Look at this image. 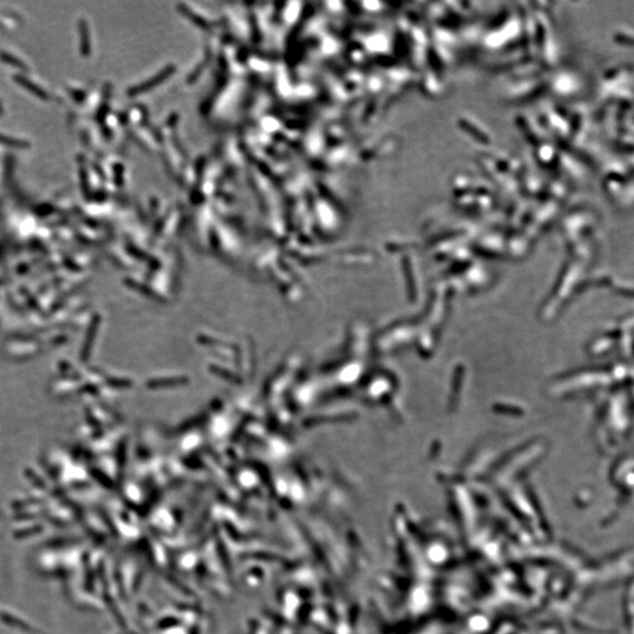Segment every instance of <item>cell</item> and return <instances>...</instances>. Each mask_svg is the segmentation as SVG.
<instances>
[{
  "label": "cell",
  "mask_w": 634,
  "mask_h": 634,
  "mask_svg": "<svg viewBox=\"0 0 634 634\" xmlns=\"http://www.w3.org/2000/svg\"><path fill=\"white\" fill-rule=\"evenodd\" d=\"M79 32H80V50L84 56H88L90 53V33H88V27L85 20H80L79 23Z\"/></svg>",
  "instance_id": "obj_2"
},
{
  "label": "cell",
  "mask_w": 634,
  "mask_h": 634,
  "mask_svg": "<svg viewBox=\"0 0 634 634\" xmlns=\"http://www.w3.org/2000/svg\"><path fill=\"white\" fill-rule=\"evenodd\" d=\"M0 60H1L4 63H7V65L16 67V68H18L21 72L29 71V68H27L25 63L21 62L20 59L16 58V56H13L12 53H8V52L0 51Z\"/></svg>",
  "instance_id": "obj_3"
},
{
  "label": "cell",
  "mask_w": 634,
  "mask_h": 634,
  "mask_svg": "<svg viewBox=\"0 0 634 634\" xmlns=\"http://www.w3.org/2000/svg\"><path fill=\"white\" fill-rule=\"evenodd\" d=\"M0 145L8 146V147H18V148H25L30 146L29 142L24 141V140L12 138V136H7V135H2V134H0Z\"/></svg>",
  "instance_id": "obj_4"
},
{
  "label": "cell",
  "mask_w": 634,
  "mask_h": 634,
  "mask_svg": "<svg viewBox=\"0 0 634 634\" xmlns=\"http://www.w3.org/2000/svg\"><path fill=\"white\" fill-rule=\"evenodd\" d=\"M13 80L16 81L17 84L19 85V86L23 87L24 90L31 93L32 95L36 96L38 99L44 100V101H46V100L50 99V95H48V93L44 90V88H41L40 86H38V85H36L35 82H33L32 80H30L29 78L25 77V75L17 74L16 77L13 78Z\"/></svg>",
  "instance_id": "obj_1"
}]
</instances>
